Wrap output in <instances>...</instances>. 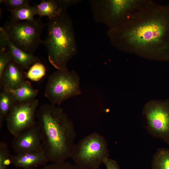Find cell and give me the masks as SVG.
I'll list each match as a JSON object with an SVG mask.
<instances>
[{"mask_svg":"<svg viewBox=\"0 0 169 169\" xmlns=\"http://www.w3.org/2000/svg\"><path fill=\"white\" fill-rule=\"evenodd\" d=\"M111 45L150 59L169 60V4L146 2L119 26L109 29Z\"/></svg>","mask_w":169,"mask_h":169,"instance_id":"1","label":"cell"},{"mask_svg":"<svg viewBox=\"0 0 169 169\" xmlns=\"http://www.w3.org/2000/svg\"><path fill=\"white\" fill-rule=\"evenodd\" d=\"M152 169H169V149L159 148L154 154Z\"/></svg>","mask_w":169,"mask_h":169,"instance_id":"18","label":"cell"},{"mask_svg":"<svg viewBox=\"0 0 169 169\" xmlns=\"http://www.w3.org/2000/svg\"><path fill=\"white\" fill-rule=\"evenodd\" d=\"M27 169H80L74 164L67 162L53 163L52 164L45 165L39 168H34Z\"/></svg>","mask_w":169,"mask_h":169,"instance_id":"21","label":"cell"},{"mask_svg":"<svg viewBox=\"0 0 169 169\" xmlns=\"http://www.w3.org/2000/svg\"><path fill=\"white\" fill-rule=\"evenodd\" d=\"M11 156L7 144L3 141L0 142V169H7L11 163Z\"/></svg>","mask_w":169,"mask_h":169,"instance_id":"20","label":"cell"},{"mask_svg":"<svg viewBox=\"0 0 169 169\" xmlns=\"http://www.w3.org/2000/svg\"><path fill=\"white\" fill-rule=\"evenodd\" d=\"M16 102L11 94L7 90L1 89L0 93V129L10 110Z\"/></svg>","mask_w":169,"mask_h":169,"instance_id":"17","label":"cell"},{"mask_svg":"<svg viewBox=\"0 0 169 169\" xmlns=\"http://www.w3.org/2000/svg\"><path fill=\"white\" fill-rule=\"evenodd\" d=\"M7 90L12 95L16 102H24L35 99L38 92V90L33 88L31 83L28 80H25L21 86L17 89Z\"/></svg>","mask_w":169,"mask_h":169,"instance_id":"15","label":"cell"},{"mask_svg":"<svg viewBox=\"0 0 169 169\" xmlns=\"http://www.w3.org/2000/svg\"><path fill=\"white\" fill-rule=\"evenodd\" d=\"M79 77L68 69H57L49 77L44 95L51 104L60 105L64 101L81 94Z\"/></svg>","mask_w":169,"mask_h":169,"instance_id":"7","label":"cell"},{"mask_svg":"<svg viewBox=\"0 0 169 169\" xmlns=\"http://www.w3.org/2000/svg\"><path fill=\"white\" fill-rule=\"evenodd\" d=\"M49 161L43 149L35 152L17 153L11 156V163L16 168L22 169L45 166Z\"/></svg>","mask_w":169,"mask_h":169,"instance_id":"13","label":"cell"},{"mask_svg":"<svg viewBox=\"0 0 169 169\" xmlns=\"http://www.w3.org/2000/svg\"><path fill=\"white\" fill-rule=\"evenodd\" d=\"M6 35L7 49L11 55L12 60L23 70L28 69L34 64L40 62L39 59L33 54L25 52L17 47Z\"/></svg>","mask_w":169,"mask_h":169,"instance_id":"14","label":"cell"},{"mask_svg":"<svg viewBox=\"0 0 169 169\" xmlns=\"http://www.w3.org/2000/svg\"><path fill=\"white\" fill-rule=\"evenodd\" d=\"M7 37L3 27L0 28V51L7 49Z\"/></svg>","mask_w":169,"mask_h":169,"instance_id":"24","label":"cell"},{"mask_svg":"<svg viewBox=\"0 0 169 169\" xmlns=\"http://www.w3.org/2000/svg\"><path fill=\"white\" fill-rule=\"evenodd\" d=\"M47 26V35L42 44L47 49L49 62L57 69L67 68L77 51L71 18L66 11L49 20Z\"/></svg>","mask_w":169,"mask_h":169,"instance_id":"3","label":"cell"},{"mask_svg":"<svg viewBox=\"0 0 169 169\" xmlns=\"http://www.w3.org/2000/svg\"><path fill=\"white\" fill-rule=\"evenodd\" d=\"M103 164L105 165L106 169H120L117 161L109 157L105 160Z\"/></svg>","mask_w":169,"mask_h":169,"instance_id":"25","label":"cell"},{"mask_svg":"<svg viewBox=\"0 0 169 169\" xmlns=\"http://www.w3.org/2000/svg\"><path fill=\"white\" fill-rule=\"evenodd\" d=\"M12 147L16 154L43 150L41 136L38 125L14 136Z\"/></svg>","mask_w":169,"mask_h":169,"instance_id":"10","label":"cell"},{"mask_svg":"<svg viewBox=\"0 0 169 169\" xmlns=\"http://www.w3.org/2000/svg\"><path fill=\"white\" fill-rule=\"evenodd\" d=\"M46 70L44 65L40 62L33 64L25 72L26 78L34 81L41 79L45 75Z\"/></svg>","mask_w":169,"mask_h":169,"instance_id":"19","label":"cell"},{"mask_svg":"<svg viewBox=\"0 0 169 169\" xmlns=\"http://www.w3.org/2000/svg\"><path fill=\"white\" fill-rule=\"evenodd\" d=\"M0 3H3L9 9H14L29 4L28 0H0Z\"/></svg>","mask_w":169,"mask_h":169,"instance_id":"23","label":"cell"},{"mask_svg":"<svg viewBox=\"0 0 169 169\" xmlns=\"http://www.w3.org/2000/svg\"><path fill=\"white\" fill-rule=\"evenodd\" d=\"M7 10L11 13L10 20L13 22L23 21H33L35 20L34 16L37 15L35 6L29 4L14 9Z\"/></svg>","mask_w":169,"mask_h":169,"instance_id":"16","label":"cell"},{"mask_svg":"<svg viewBox=\"0 0 169 169\" xmlns=\"http://www.w3.org/2000/svg\"><path fill=\"white\" fill-rule=\"evenodd\" d=\"M39 103L35 99L14 105L5 120L7 129L13 136L37 125L35 117Z\"/></svg>","mask_w":169,"mask_h":169,"instance_id":"8","label":"cell"},{"mask_svg":"<svg viewBox=\"0 0 169 169\" xmlns=\"http://www.w3.org/2000/svg\"><path fill=\"white\" fill-rule=\"evenodd\" d=\"M109 157L105 138L94 132L82 138L73 148L70 158L80 169H99L105 160Z\"/></svg>","mask_w":169,"mask_h":169,"instance_id":"4","label":"cell"},{"mask_svg":"<svg viewBox=\"0 0 169 169\" xmlns=\"http://www.w3.org/2000/svg\"><path fill=\"white\" fill-rule=\"evenodd\" d=\"M12 60L11 55L7 49L0 51V77H1L6 66Z\"/></svg>","mask_w":169,"mask_h":169,"instance_id":"22","label":"cell"},{"mask_svg":"<svg viewBox=\"0 0 169 169\" xmlns=\"http://www.w3.org/2000/svg\"><path fill=\"white\" fill-rule=\"evenodd\" d=\"M147 0H91L89 1L93 18L109 29L123 23Z\"/></svg>","mask_w":169,"mask_h":169,"instance_id":"5","label":"cell"},{"mask_svg":"<svg viewBox=\"0 0 169 169\" xmlns=\"http://www.w3.org/2000/svg\"><path fill=\"white\" fill-rule=\"evenodd\" d=\"M143 112L146 119L149 133L169 144V102L149 103Z\"/></svg>","mask_w":169,"mask_h":169,"instance_id":"9","label":"cell"},{"mask_svg":"<svg viewBox=\"0 0 169 169\" xmlns=\"http://www.w3.org/2000/svg\"><path fill=\"white\" fill-rule=\"evenodd\" d=\"M78 3V0H43L35 5L37 15L40 18L47 16L50 20L66 11L70 6Z\"/></svg>","mask_w":169,"mask_h":169,"instance_id":"11","label":"cell"},{"mask_svg":"<svg viewBox=\"0 0 169 169\" xmlns=\"http://www.w3.org/2000/svg\"><path fill=\"white\" fill-rule=\"evenodd\" d=\"M36 116L43 149L49 161L63 162L70 158L76 133L67 115L55 105L46 104L38 109Z\"/></svg>","mask_w":169,"mask_h":169,"instance_id":"2","label":"cell"},{"mask_svg":"<svg viewBox=\"0 0 169 169\" xmlns=\"http://www.w3.org/2000/svg\"><path fill=\"white\" fill-rule=\"evenodd\" d=\"M47 24L40 18L33 21L7 22L3 27L10 40L24 52L33 54L41 44L42 32Z\"/></svg>","mask_w":169,"mask_h":169,"instance_id":"6","label":"cell"},{"mask_svg":"<svg viewBox=\"0 0 169 169\" xmlns=\"http://www.w3.org/2000/svg\"><path fill=\"white\" fill-rule=\"evenodd\" d=\"M12 60L4 69L0 77L1 89L7 90L17 89L25 81V72Z\"/></svg>","mask_w":169,"mask_h":169,"instance_id":"12","label":"cell"}]
</instances>
